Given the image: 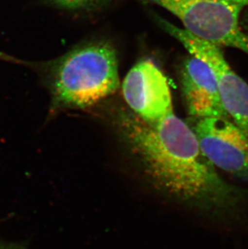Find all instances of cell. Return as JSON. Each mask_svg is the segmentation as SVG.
<instances>
[{
	"mask_svg": "<svg viewBox=\"0 0 248 249\" xmlns=\"http://www.w3.org/2000/svg\"><path fill=\"white\" fill-rule=\"evenodd\" d=\"M195 120L192 128L206 158L213 166L248 182V135L228 118Z\"/></svg>",
	"mask_w": 248,
	"mask_h": 249,
	"instance_id": "5",
	"label": "cell"
},
{
	"mask_svg": "<svg viewBox=\"0 0 248 249\" xmlns=\"http://www.w3.org/2000/svg\"><path fill=\"white\" fill-rule=\"evenodd\" d=\"M122 93L134 114L147 122H157L174 111L166 76L152 59L139 61L129 71Z\"/></svg>",
	"mask_w": 248,
	"mask_h": 249,
	"instance_id": "6",
	"label": "cell"
},
{
	"mask_svg": "<svg viewBox=\"0 0 248 249\" xmlns=\"http://www.w3.org/2000/svg\"><path fill=\"white\" fill-rule=\"evenodd\" d=\"M54 105L86 108L120 87L115 48L104 40L86 43L43 65Z\"/></svg>",
	"mask_w": 248,
	"mask_h": 249,
	"instance_id": "2",
	"label": "cell"
},
{
	"mask_svg": "<svg viewBox=\"0 0 248 249\" xmlns=\"http://www.w3.org/2000/svg\"><path fill=\"white\" fill-rule=\"evenodd\" d=\"M163 7L182 23L184 29L218 47H230L248 55V34L240 16L248 0H146Z\"/></svg>",
	"mask_w": 248,
	"mask_h": 249,
	"instance_id": "3",
	"label": "cell"
},
{
	"mask_svg": "<svg viewBox=\"0 0 248 249\" xmlns=\"http://www.w3.org/2000/svg\"><path fill=\"white\" fill-rule=\"evenodd\" d=\"M123 133L152 181L163 191L219 219H239L248 207V189L218 174L201 151L192 127L174 111L157 122L124 113Z\"/></svg>",
	"mask_w": 248,
	"mask_h": 249,
	"instance_id": "1",
	"label": "cell"
},
{
	"mask_svg": "<svg viewBox=\"0 0 248 249\" xmlns=\"http://www.w3.org/2000/svg\"><path fill=\"white\" fill-rule=\"evenodd\" d=\"M48 2L61 9L68 11H87L105 4L109 0H47Z\"/></svg>",
	"mask_w": 248,
	"mask_h": 249,
	"instance_id": "8",
	"label": "cell"
},
{
	"mask_svg": "<svg viewBox=\"0 0 248 249\" xmlns=\"http://www.w3.org/2000/svg\"><path fill=\"white\" fill-rule=\"evenodd\" d=\"M157 20L159 26L177 39L190 54L208 65L215 77L225 111L230 120L248 135V84L232 70L220 47L198 39L165 19Z\"/></svg>",
	"mask_w": 248,
	"mask_h": 249,
	"instance_id": "4",
	"label": "cell"
},
{
	"mask_svg": "<svg viewBox=\"0 0 248 249\" xmlns=\"http://www.w3.org/2000/svg\"><path fill=\"white\" fill-rule=\"evenodd\" d=\"M180 77L183 98L191 116L229 119L221 101L215 77L205 61L190 54L183 61Z\"/></svg>",
	"mask_w": 248,
	"mask_h": 249,
	"instance_id": "7",
	"label": "cell"
},
{
	"mask_svg": "<svg viewBox=\"0 0 248 249\" xmlns=\"http://www.w3.org/2000/svg\"><path fill=\"white\" fill-rule=\"evenodd\" d=\"M0 249H24L20 245L0 242Z\"/></svg>",
	"mask_w": 248,
	"mask_h": 249,
	"instance_id": "9",
	"label": "cell"
}]
</instances>
